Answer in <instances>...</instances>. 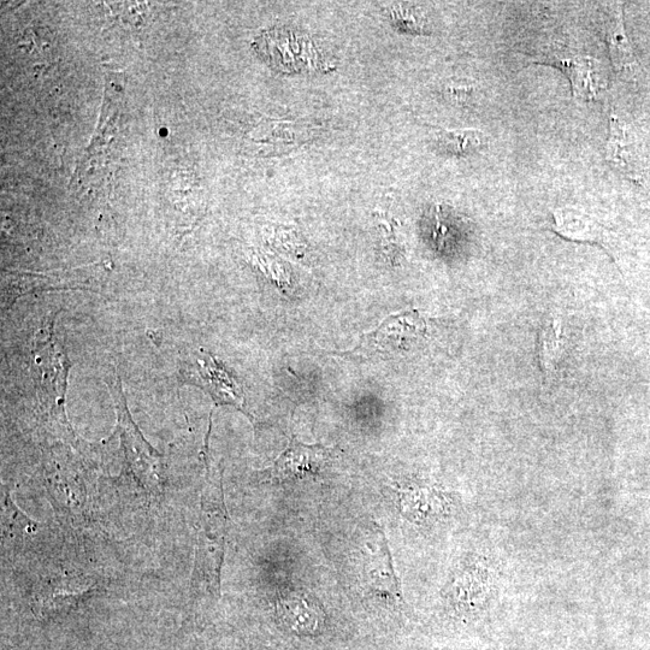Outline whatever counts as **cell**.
<instances>
[{
  "mask_svg": "<svg viewBox=\"0 0 650 650\" xmlns=\"http://www.w3.org/2000/svg\"><path fill=\"white\" fill-rule=\"evenodd\" d=\"M195 371L197 372H186V374H194L193 380L198 386L208 390L217 404L241 406L242 399L238 386L211 354H204V358L197 360Z\"/></svg>",
  "mask_w": 650,
  "mask_h": 650,
  "instance_id": "cell-8",
  "label": "cell"
},
{
  "mask_svg": "<svg viewBox=\"0 0 650 650\" xmlns=\"http://www.w3.org/2000/svg\"><path fill=\"white\" fill-rule=\"evenodd\" d=\"M567 339L564 334L563 321L559 316H549L542 324L539 335V357L547 378H551L563 358Z\"/></svg>",
  "mask_w": 650,
  "mask_h": 650,
  "instance_id": "cell-11",
  "label": "cell"
},
{
  "mask_svg": "<svg viewBox=\"0 0 650 650\" xmlns=\"http://www.w3.org/2000/svg\"><path fill=\"white\" fill-rule=\"evenodd\" d=\"M554 221V232L567 240L590 242L605 248L608 245L610 234L598 220L582 210L573 208L555 210Z\"/></svg>",
  "mask_w": 650,
  "mask_h": 650,
  "instance_id": "cell-7",
  "label": "cell"
},
{
  "mask_svg": "<svg viewBox=\"0 0 650 650\" xmlns=\"http://www.w3.org/2000/svg\"><path fill=\"white\" fill-rule=\"evenodd\" d=\"M281 617L289 629L300 635L315 634L322 623L318 608L300 596L282 602Z\"/></svg>",
  "mask_w": 650,
  "mask_h": 650,
  "instance_id": "cell-13",
  "label": "cell"
},
{
  "mask_svg": "<svg viewBox=\"0 0 650 650\" xmlns=\"http://www.w3.org/2000/svg\"><path fill=\"white\" fill-rule=\"evenodd\" d=\"M109 388L115 400L117 433L120 435L129 468L144 487L152 492H159L164 483L162 455L145 440L130 416L120 377L117 376L116 382Z\"/></svg>",
  "mask_w": 650,
  "mask_h": 650,
  "instance_id": "cell-2",
  "label": "cell"
},
{
  "mask_svg": "<svg viewBox=\"0 0 650 650\" xmlns=\"http://www.w3.org/2000/svg\"><path fill=\"white\" fill-rule=\"evenodd\" d=\"M35 360L41 371V383L45 390L47 403L59 422L70 428L64 412V395L67 388V377L70 362L61 347L56 344L52 324L49 334H38L35 345Z\"/></svg>",
  "mask_w": 650,
  "mask_h": 650,
  "instance_id": "cell-3",
  "label": "cell"
},
{
  "mask_svg": "<svg viewBox=\"0 0 650 650\" xmlns=\"http://www.w3.org/2000/svg\"><path fill=\"white\" fill-rule=\"evenodd\" d=\"M486 134L478 129H439L434 135L436 149L442 155L464 157L487 144Z\"/></svg>",
  "mask_w": 650,
  "mask_h": 650,
  "instance_id": "cell-12",
  "label": "cell"
},
{
  "mask_svg": "<svg viewBox=\"0 0 650 650\" xmlns=\"http://www.w3.org/2000/svg\"><path fill=\"white\" fill-rule=\"evenodd\" d=\"M328 453V449L322 445H304L293 437L267 474L270 480L276 481L316 474L327 460Z\"/></svg>",
  "mask_w": 650,
  "mask_h": 650,
  "instance_id": "cell-6",
  "label": "cell"
},
{
  "mask_svg": "<svg viewBox=\"0 0 650 650\" xmlns=\"http://www.w3.org/2000/svg\"><path fill=\"white\" fill-rule=\"evenodd\" d=\"M370 584L382 594L392 595L393 598H401L397 578L394 576L392 560H390L389 549L386 545L383 552L377 555L376 560L368 566Z\"/></svg>",
  "mask_w": 650,
  "mask_h": 650,
  "instance_id": "cell-14",
  "label": "cell"
},
{
  "mask_svg": "<svg viewBox=\"0 0 650 650\" xmlns=\"http://www.w3.org/2000/svg\"><path fill=\"white\" fill-rule=\"evenodd\" d=\"M474 92V86L466 81H451L445 88L447 98L458 105L469 104Z\"/></svg>",
  "mask_w": 650,
  "mask_h": 650,
  "instance_id": "cell-16",
  "label": "cell"
},
{
  "mask_svg": "<svg viewBox=\"0 0 650 650\" xmlns=\"http://www.w3.org/2000/svg\"><path fill=\"white\" fill-rule=\"evenodd\" d=\"M390 15H393L394 22L405 31L423 33L427 26L421 11L416 8L394 7L390 9Z\"/></svg>",
  "mask_w": 650,
  "mask_h": 650,
  "instance_id": "cell-15",
  "label": "cell"
},
{
  "mask_svg": "<svg viewBox=\"0 0 650 650\" xmlns=\"http://www.w3.org/2000/svg\"><path fill=\"white\" fill-rule=\"evenodd\" d=\"M425 325L421 316L416 312L399 313L390 316L374 333L376 345L383 350L401 347L407 340L417 338L424 333Z\"/></svg>",
  "mask_w": 650,
  "mask_h": 650,
  "instance_id": "cell-10",
  "label": "cell"
},
{
  "mask_svg": "<svg viewBox=\"0 0 650 650\" xmlns=\"http://www.w3.org/2000/svg\"><path fill=\"white\" fill-rule=\"evenodd\" d=\"M542 64L554 65L571 82L573 97L592 100L605 90L606 80L601 74L600 62L588 56H552L541 59Z\"/></svg>",
  "mask_w": 650,
  "mask_h": 650,
  "instance_id": "cell-5",
  "label": "cell"
},
{
  "mask_svg": "<svg viewBox=\"0 0 650 650\" xmlns=\"http://www.w3.org/2000/svg\"><path fill=\"white\" fill-rule=\"evenodd\" d=\"M606 159L630 179H643L647 165L642 147L636 139V134L617 115L610 118Z\"/></svg>",
  "mask_w": 650,
  "mask_h": 650,
  "instance_id": "cell-4",
  "label": "cell"
},
{
  "mask_svg": "<svg viewBox=\"0 0 650 650\" xmlns=\"http://www.w3.org/2000/svg\"><path fill=\"white\" fill-rule=\"evenodd\" d=\"M605 38L613 68L617 72L638 67L634 49H632L630 39L625 31L622 3H613L607 8Z\"/></svg>",
  "mask_w": 650,
  "mask_h": 650,
  "instance_id": "cell-9",
  "label": "cell"
},
{
  "mask_svg": "<svg viewBox=\"0 0 650 650\" xmlns=\"http://www.w3.org/2000/svg\"><path fill=\"white\" fill-rule=\"evenodd\" d=\"M208 482L200 501V523L191 581L193 598H218L226 551L228 513L221 480L208 470Z\"/></svg>",
  "mask_w": 650,
  "mask_h": 650,
  "instance_id": "cell-1",
  "label": "cell"
}]
</instances>
